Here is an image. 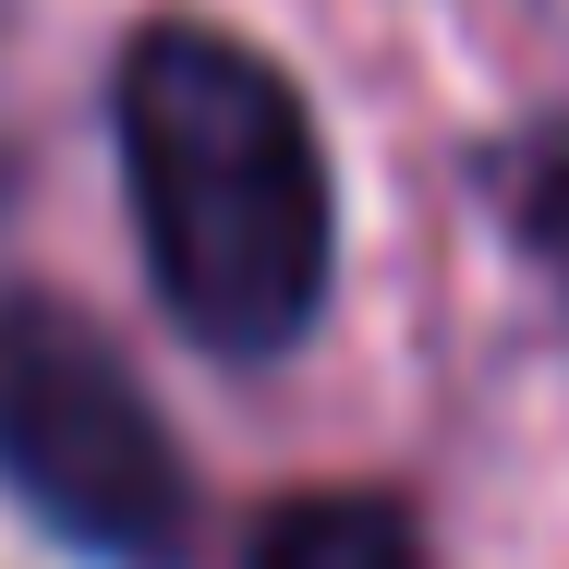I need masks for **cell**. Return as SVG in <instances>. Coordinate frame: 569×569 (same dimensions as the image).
Returning a JSON list of instances; mask_svg holds the SVG:
<instances>
[{"label":"cell","mask_w":569,"mask_h":569,"mask_svg":"<svg viewBox=\"0 0 569 569\" xmlns=\"http://www.w3.org/2000/svg\"><path fill=\"white\" fill-rule=\"evenodd\" d=\"M110 133L170 328L219 363L291 351L316 328L328 254H340L328 146H316V110L291 98V73L219 24H146L121 49Z\"/></svg>","instance_id":"obj_1"},{"label":"cell","mask_w":569,"mask_h":569,"mask_svg":"<svg viewBox=\"0 0 569 569\" xmlns=\"http://www.w3.org/2000/svg\"><path fill=\"white\" fill-rule=\"evenodd\" d=\"M0 485L86 558L110 569H182L194 546V472L158 400L133 388L73 303L12 291L0 303Z\"/></svg>","instance_id":"obj_2"},{"label":"cell","mask_w":569,"mask_h":569,"mask_svg":"<svg viewBox=\"0 0 569 569\" xmlns=\"http://www.w3.org/2000/svg\"><path fill=\"white\" fill-rule=\"evenodd\" d=\"M242 569H437L412 509L400 497H363V485H328V497H279L254 521V558Z\"/></svg>","instance_id":"obj_3"}]
</instances>
